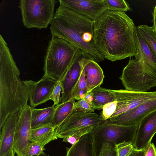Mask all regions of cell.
Listing matches in <instances>:
<instances>
[{"label":"cell","instance_id":"6da1fadb","mask_svg":"<svg viewBox=\"0 0 156 156\" xmlns=\"http://www.w3.org/2000/svg\"><path fill=\"white\" fill-rule=\"evenodd\" d=\"M136 27L125 12L107 10L94 22V46L104 58L112 62L135 57Z\"/></svg>","mask_w":156,"mask_h":156},{"label":"cell","instance_id":"7a4b0ae2","mask_svg":"<svg viewBox=\"0 0 156 156\" xmlns=\"http://www.w3.org/2000/svg\"><path fill=\"white\" fill-rule=\"evenodd\" d=\"M50 25L52 36L78 48L88 59L96 62L104 60L94 45V21L60 5Z\"/></svg>","mask_w":156,"mask_h":156},{"label":"cell","instance_id":"3957f363","mask_svg":"<svg viewBox=\"0 0 156 156\" xmlns=\"http://www.w3.org/2000/svg\"><path fill=\"white\" fill-rule=\"evenodd\" d=\"M7 44L0 35V129L11 114L27 105L26 86Z\"/></svg>","mask_w":156,"mask_h":156},{"label":"cell","instance_id":"277c9868","mask_svg":"<svg viewBox=\"0 0 156 156\" xmlns=\"http://www.w3.org/2000/svg\"><path fill=\"white\" fill-rule=\"evenodd\" d=\"M82 54L79 49L66 41L52 36L44 57L43 76L60 81Z\"/></svg>","mask_w":156,"mask_h":156},{"label":"cell","instance_id":"5b68a950","mask_svg":"<svg viewBox=\"0 0 156 156\" xmlns=\"http://www.w3.org/2000/svg\"><path fill=\"white\" fill-rule=\"evenodd\" d=\"M119 78L126 90L147 92L156 86V66L137 57L130 59Z\"/></svg>","mask_w":156,"mask_h":156},{"label":"cell","instance_id":"8992f818","mask_svg":"<svg viewBox=\"0 0 156 156\" xmlns=\"http://www.w3.org/2000/svg\"><path fill=\"white\" fill-rule=\"evenodd\" d=\"M55 0H20L19 8L23 23L27 28H47L54 15Z\"/></svg>","mask_w":156,"mask_h":156},{"label":"cell","instance_id":"52a82bcc","mask_svg":"<svg viewBox=\"0 0 156 156\" xmlns=\"http://www.w3.org/2000/svg\"><path fill=\"white\" fill-rule=\"evenodd\" d=\"M139 123L129 126L120 125L105 120L90 132L94 143L95 156H98L101 145L109 141L116 145L125 142L133 143Z\"/></svg>","mask_w":156,"mask_h":156},{"label":"cell","instance_id":"ba28073f","mask_svg":"<svg viewBox=\"0 0 156 156\" xmlns=\"http://www.w3.org/2000/svg\"><path fill=\"white\" fill-rule=\"evenodd\" d=\"M105 121L96 113L73 111L69 117L58 128L55 132L57 138L70 136L75 131L90 126H98Z\"/></svg>","mask_w":156,"mask_h":156},{"label":"cell","instance_id":"9c48e42d","mask_svg":"<svg viewBox=\"0 0 156 156\" xmlns=\"http://www.w3.org/2000/svg\"><path fill=\"white\" fill-rule=\"evenodd\" d=\"M31 109L27 105L18 112L15 133L14 150L17 156H26L30 143L31 126Z\"/></svg>","mask_w":156,"mask_h":156},{"label":"cell","instance_id":"30bf717a","mask_svg":"<svg viewBox=\"0 0 156 156\" xmlns=\"http://www.w3.org/2000/svg\"><path fill=\"white\" fill-rule=\"evenodd\" d=\"M109 90L113 94L117 102L115 111L110 118L130 110L141 103L156 98V91L140 92L126 89Z\"/></svg>","mask_w":156,"mask_h":156},{"label":"cell","instance_id":"8fae6325","mask_svg":"<svg viewBox=\"0 0 156 156\" xmlns=\"http://www.w3.org/2000/svg\"><path fill=\"white\" fill-rule=\"evenodd\" d=\"M61 5L95 22L107 10L104 0H59Z\"/></svg>","mask_w":156,"mask_h":156},{"label":"cell","instance_id":"7c38bea8","mask_svg":"<svg viewBox=\"0 0 156 156\" xmlns=\"http://www.w3.org/2000/svg\"><path fill=\"white\" fill-rule=\"evenodd\" d=\"M156 110V98L106 120L110 123L122 126L138 124L145 117Z\"/></svg>","mask_w":156,"mask_h":156},{"label":"cell","instance_id":"4fadbf2b","mask_svg":"<svg viewBox=\"0 0 156 156\" xmlns=\"http://www.w3.org/2000/svg\"><path fill=\"white\" fill-rule=\"evenodd\" d=\"M27 89L30 107L34 108L50 100V94L58 81L43 76L39 81H23Z\"/></svg>","mask_w":156,"mask_h":156},{"label":"cell","instance_id":"5bb4252c","mask_svg":"<svg viewBox=\"0 0 156 156\" xmlns=\"http://www.w3.org/2000/svg\"><path fill=\"white\" fill-rule=\"evenodd\" d=\"M156 133V110L145 117L139 123L133 143L134 148L146 150Z\"/></svg>","mask_w":156,"mask_h":156},{"label":"cell","instance_id":"9a60e30c","mask_svg":"<svg viewBox=\"0 0 156 156\" xmlns=\"http://www.w3.org/2000/svg\"><path fill=\"white\" fill-rule=\"evenodd\" d=\"M18 112L10 115L0 132V156H14V142Z\"/></svg>","mask_w":156,"mask_h":156},{"label":"cell","instance_id":"2e32d148","mask_svg":"<svg viewBox=\"0 0 156 156\" xmlns=\"http://www.w3.org/2000/svg\"><path fill=\"white\" fill-rule=\"evenodd\" d=\"M87 59L82 54L60 81L62 92L59 103H63L70 98L72 91L81 76L84 63Z\"/></svg>","mask_w":156,"mask_h":156},{"label":"cell","instance_id":"e0dca14e","mask_svg":"<svg viewBox=\"0 0 156 156\" xmlns=\"http://www.w3.org/2000/svg\"><path fill=\"white\" fill-rule=\"evenodd\" d=\"M83 69L85 73L88 94L95 88L100 86L103 83L104 76L101 68L96 62L92 60H86L83 64Z\"/></svg>","mask_w":156,"mask_h":156},{"label":"cell","instance_id":"ac0fdd59","mask_svg":"<svg viewBox=\"0 0 156 156\" xmlns=\"http://www.w3.org/2000/svg\"><path fill=\"white\" fill-rule=\"evenodd\" d=\"M66 156H95L92 135L89 133L82 136L70 147H66Z\"/></svg>","mask_w":156,"mask_h":156},{"label":"cell","instance_id":"d6986e66","mask_svg":"<svg viewBox=\"0 0 156 156\" xmlns=\"http://www.w3.org/2000/svg\"><path fill=\"white\" fill-rule=\"evenodd\" d=\"M31 108L32 129L47 125L52 126L55 106L52 105L41 109Z\"/></svg>","mask_w":156,"mask_h":156},{"label":"cell","instance_id":"ffe728a7","mask_svg":"<svg viewBox=\"0 0 156 156\" xmlns=\"http://www.w3.org/2000/svg\"><path fill=\"white\" fill-rule=\"evenodd\" d=\"M55 129L52 125H47L32 129L30 142L37 143L44 147L53 140H57Z\"/></svg>","mask_w":156,"mask_h":156},{"label":"cell","instance_id":"44dd1931","mask_svg":"<svg viewBox=\"0 0 156 156\" xmlns=\"http://www.w3.org/2000/svg\"><path fill=\"white\" fill-rule=\"evenodd\" d=\"M136 54L135 57L142 59L147 63L156 66V61L147 43L139 32L136 27L135 30Z\"/></svg>","mask_w":156,"mask_h":156},{"label":"cell","instance_id":"7402d4cb","mask_svg":"<svg viewBox=\"0 0 156 156\" xmlns=\"http://www.w3.org/2000/svg\"><path fill=\"white\" fill-rule=\"evenodd\" d=\"M75 99L71 98L55 106L52 126L56 129L63 122L73 111Z\"/></svg>","mask_w":156,"mask_h":156},{"label":"cell","instance_id":"603a6c76","mask_svg":"<svg viewBox=\"0 0 156 156\" xmlns=\"http://www.w3.org/2000/svg\"><path fill=\"white\" fill-rule=\"evenodd\" d=\"M91 92L92 103L97 109H102L105 105L115 101L113 94L109 89L98 86L94 88Z\"/></svg>","mask_w":156,"mask_h":156},{"label":"cell","instance_id":"cb8c5ba5","mask_svg":"<svg viewBox=\"0 0 156 156\" xmlns=\"http://www.w3.org/2000/svg\"><path fill=\"white\" fill-rule=\"evenodd\" d=\"M136 27L140 34L147 43L156 61V35L151 27L144 24L138 26Z\"/></svg>","mask_w":156,"mask_h":156},{"label":"cell","instance_id":"d4e9b609","mask_svg":"<svg viewBox=\"0 0 156 156\" xmlns=\"http://www.w3.org/2000/svg\"><path fill=\"white\" fill-rule=\"evenodd\" d=\"M93 97L91 91L85 97L75 102L73 111H80L85 113H92L96 108L92 103Z\"/></svg>","mask_w":156,"mask_h":156},{"label":"cell","instance_id":"484cf974","mask_svg":"<svg viewBox=\"0 0 156 156\" xmlns=\"http://www.w3.org/2000/svg\"><path fill=\"white\" fill-rule=\"evenodd\" d=\"M87 94L86 74L83 66L81 76L72 91L70 98H74L75 100H79L84 98Z\"/></svg>","mask_w":156,"mask_h":156},{"label":"cell","instance_id":"4316f807","mask_svg":"<svg viewBox=\"0 0 156 156\" xmlns=\"http://www.w3.org/2000/svg\"><path fill=\"white\" fill-rule=\"evenodd\" d=\"M107 10L124 12L132 9L124 0H104Z\"/></svg>","mask_w":156,"mask_h":156},{"label":"cell","instance_id":"83f0119b","mask_svg":"<svg viewBox=\"0 0 156 156\" xmlns=\"http://www.w3.org/2000/svg\"><path fill=\"white\" fill-rule=\"evenodd\" d=\"M90 126L83 127L75 131L70 136L63 138V141L67 142L73 145L77 142L82 136L90 133L96 126Z\"/></svg>","mask_w":156,"mask_h":156},{"label":"cell","instance_id":"f1b7e54d","mask_svg":"<svg viewBox=\"0 0 156 156\" xmlns=\"http://www.w3.org/2000/svg\"><path fill=\"white\" fill-rule=\"evenodd\" d=\"M98 156H118L115 145L111 141L104 142Z\"/></svg>","mask_w":156,"mask_h":156},{"label":"cell","instance_id":"f546056e","mask_svg":"<svg viewBox=\"0 0 156 156\" xmlns=\"http://www.w3.org/2000/svg\"><path fill=\"white\" fill-rule=\"evenodd\" d=\"M45 149L44 147L39 144L30 142L27 148L26 156L46 155L44 151Z\"/></svg>","mask_w":156,"mask_h":156},{"label":"cell","instance_id":"4dcf8cb0","mask_svg":"<svg viewBox=\"0 0 156 156\" xmlns=\"http://www.w3.org/2000/svg\"><path fill=\"white\" fill-rule=\"evenodd\" d=\"M117 107V102L115 100L105 105L100 116L104 120L109 119L115 112Z\"/></svg>","mask_w":156,"mask_h":156},{"label":"cell","instance_id":"1f68e13d","mask_svg":"<svg viewBox=\"0 0 156 156\" xmlns=\"http://www.w3.org/2000/svg\"><path fill=\"white\" fill-rule=\"evenodd\" d=\"M118 156H126L134 147L133 144L125 142L116 145Z\"/></svg>","mask_w":156,"mask_h":156},{"label":"cell","instance_id":"d6a6232c","mask_svg":"<svg viewBox=\"0 0 156 156\" xmlns=\"http://www.w3.org/2000/svg\"><path fill=\"white\" fill-rule=\"evenodd\" d=\"M62 91V87L60 81H58L55 84L50 95V100L54 102L53 105L55 106L59 103L60 95Z\"/></svg>","mask_w":156,"mask_h":156},{"label":"cell","instance_id":"836d02e7","mask_svg":"<svg viewBox=\"0 0 156 156\" xmlns=\"http://www.w3.org/2000/svg\"><path fill=\"white\" fill-rule=\"evenodd\" d=\"M145 156H156V149L153 143H151L146 149Z\"/></svg>","mask_w":156,"mask_h":156},{"label":"cell","instance_id":"e575fe53","mask_svg":"<svg viewBox=\"0 0 156 156\" xmlns=\"http://www.w3.org/2000/svg\"><path fill=\"white\" fill-rule=\"evenodd\" d=\"M145 150H139L133 148L126 156H145Z\"/></svg>","mask_w":156,"mask_h":156},{"label":"cell","instance_id":"d590c367","mask_svg":"<svg viewBox=\"0 0 156 156\" xmlns=\"http://www.w3.org/2000/svg\"><path fill=\"white\" fill-rule=\"evenodd\" d=\"M152 22L153 24L151 27L155 34L156 35V5L154 8L153 11L152 12Z\"/></svg>","mask_w":156,"mask_h":156},{"label":"cell","instance_id":"8d00e7d4","mask_svg":"<svg viewBox=\"0 0 156 156\" xmlns=\"http://www.w3.org/2000/svg\"><path fill=\"white\" fill-rule=\"evenodd\" d=\"M50 156L48 155V156Z\"/></svg>","mask_w":156,"mask_h":156},{"label":"cell","instance_id":"74e56055","mask_svg":"<svg viewBox=\"0 0 156 156\" xmlns=\"http://www.w3.org/2000/svg\"></svg>","mask_w":156,"mask_h":156}]
</instances>
